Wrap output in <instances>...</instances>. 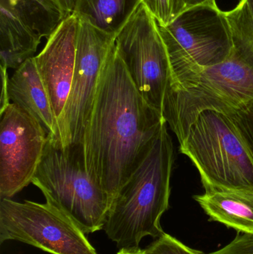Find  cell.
Returning <instances> with one entry per match:
<instances>
[{"label": "cell", "mask_w": 253, "mask_h": 254, "mask_svg": "<svg viewBox=\"0 0 253 254\" xmlns=\"http://www.w3.org/2000/svg\"><path fill=\"white\" fill-rule=\"evenodd\" d=\"M166 123L135 87L114 43L78 145L86 170L105 191L110 204Z\"/></svg>", "instance_id": "obj_1"}, {"label": "cell", "mask_w": 253, "mask_h": 254, "mask_svg": "<svg viewBox=\"0 0 253 254\" xmlns=\"http://www.w3.org/2000/svg\"><path fill=\"white\" fill-rule=\"evenodd\" d=\"M32 184L86 235L103 230L109 199L86 170L78 146L62 147L48 135Z\"/></svg>", "instance_id": "obj_5"}, {"label": "cell", "mask_w": 253, "mask_h": 254, "mask_svg": "<svg viewBox=\"0 0 253 254\" xmlns=\"http://www.w3.org/2000/svg\"><path fill=\"white\" fill-rule=\"evenodd\" d=\"M1 68V107H0V113H2L6 107L10 104V98L8 96V74H7V68L4 66H0Z\"/></svg>", "instance_id": "obj_21"}, {"label": "cell", "mask_w": 253, "mask_h": 254, "mask_svg": "<svg viewBox=\"0 0 253 254\" xmlns=\"http://www.w3.org/2000/svg\"><path fill=\"white\" fill-rule=\"evenodd\" d=\"M7 89L10 103L31 115L45 128L48 135L56 140L57 120L34 57L15 69L9 78Z\"/></svg>", "instance_id": "obj_12"}, {"label": "cell", "mask_w": 253, "mask_h": 254, "mask_svg": "<svg viewBox=\"0 0 253 254\" xmlns=\"http://www.w3.org/2000/svg\"><path fill=\"white\" fill-rule=\"evenodd\" d=\"M180 152L199 170L203 188L253 191V149L234 116L201 113Z\"/></svg>", "instance_id": "obj_4"}, {"label": "cell", "mask_w": 253, "mask_h": 254, "mask_svg": "<svg viewBox=\"0 0 253 254\" xmlns=\"http://www.w3.org/2000/svg\"><path fill=\"white\" fill-rule=\"evenodd\" d=\"M80 19L74 13L63 19L34 57L57 120L62 117L72 83Z\"/></svg>", "instance_id": "obj_11"}, {"label": "cell", "mask_w": 253, "mask_h": 254, "mask_svg": "<svg viewBox=\"0 0 253 254\" xmlns=\"http://www.w3.org/2000/svg\"><path fill=\"white\" fill-rule=\"evenodd\" d=\"M61 7L65 16L72 14L75 7L76 0H54Z\"/></svg>", "instance_id": "obj_22"}, {"label": "cell", "mask_w": 253, "mask_h": 254, "mask_svg": "<svg viewBox=\"0 0 253 254\" xmlns=\"http://www.w3.org/2000/svg\"><path fill=\"white\" fill-rule=\"evenodd\" d=\"M142 4L163 26H167L186 10L184 0H142Z\"/></svg>", "instance_id": "obj_18"}, {"label": "cell", "mask_w": 253, "mask_h": 254, "mask_svg": "<svg viewBox=\"0 0 253 254\" xmlns=\"http://www.w3.org/2000/svg\"><path fill=\"white\" fill-rule=\"evenodd\" d=\"M142 0H76L73 13L79 19L117 35Z\"/></svg>", "instance_id": "obj_15"}, {"label": "cell", "mask_w": 253, "mask_h": 254, "mask_svg": "<svg viewBox=\"0 0 253 254\" xmlns=\"http://www.w3.org/2000/svg\"><path fill=\"white\" fill-rule=\"evenodd\" d=\"M9 240L51 254H98L83 231L48 202L0 199V243Z\"/></svg>", "instance_id": "obj_8"}, {"label": "cell", "mask_w": 253, "mask_h": 254, "mask_svg": "<svg viewBox=\"0 0 253 254\" xmlns=\"http://www.w3.org/2000/svg\"><path fill=\"white\" fill-rule=\"evenodd\" d=\"M42 38L10 10L0 5V66L19 68L34 57Z\"/></svg>", "instance_id": "obj_14"}, {"label": "cell", "mask_w": 253, "mask_h": 254, "mask_svg": "<svg viewBox=\"0 0 253 254\" xmlns=\"http://www.w3.org/2000/svg\"><path fill=\"white\" fill-rule=\"evenodd\" d=\"M166 125L110 206L103 230L119 250L138 249L145 237L164 234L160 219L169 209L175 161Z\"/></svg>", "instance_id": "obj_2"}, {"label": "cell", "mask_w": 253, "mask_h": 254, "mask_svg": "<svg viewBox=\"0 0 253 254\" xmlns=\"http://www.w3.org/2000/svg\"><path fill=\"white\" fill-rule=\"evenodd\" d=\"M116 37L80 19L71 90L58 122L57 137L53 139L59 146H78L81 143L100 77Z\"/></svg>", "instance_id": "obj_9"}, {"label": "cell", "mask_w": 253, "mask_h": 254, "mask_svg": "<svg viewBox=\"0 0 253 254\" xmlns=\"http://www.w3.org/2000/svg\"><path fill=\"white\" fill-rule=\"evenodd\" d=\"M204 190V193L194 198L210 220L243 234H253V191Z\"/></svg>", "instance_id": "obj_13"}, {"label": "cell", "mask_w": 253, "mask_h": 254, "mask_svg": "<svg viewBox=\"0 0 253 254\" xmlns=\"http://www.w3.org/2000/svg\"><path fill=\"white\" fill-rule=\"evenodd\" d=\"M144 251L146 254H203L190 249L175 237L165 233Z\"/></svg>", "instance_id": "obj_19"}, {"label": "cell", "mask_w": 253, "mask_h": 254, "mask_svg": "<svg viewBox=\"0 0 253 254\" xmlns=\"http://www.w3.org/2000/svg\"><path fill=\"white\" fill-rule=\"evenodd\" d=\"M245 133L253 149V105L244 111L233 115Z\"/></svg>", "instance_id": "obj_20"}, {"label": "cell", "mask_w": 253, "mask_h": 254, "mask_svg": "<svg viewBox=\"0 0 253 254\" xmlns=\"http://www.w3.org/2000/svg\"><path fill=\"white\" fill-rule=\"evenodd\" d=\"M225 13L234 49L253 67V0H241L236 7Z\"/></svg>", "instance_id": "obj_17"}, {"label": "cell", "mask_w": 253, "mask_h": 254, "mask_svg": "<svg viewBox=\"0 0 253 254\" xmlns=\"http://www.w3.org/2000/svg\"><path fill=\"white\" fill-rule=\"evenodd\" d=\"M115 46L138 92L163 115L170 61L157 22L142 3L117 34Z\"/></svg>", "instance_id": "obj_7"}, {"label": "cell", "mask_w": 253, "mask_h": 254, "mask_svg": "<svg viewBox=\"0 0 253 254\" xmlns=\"http://www.w3.org/2000/svg\"><path fill=\"white\" fill-rule=\"evenodd\" d=\"M185 4L186 9L190 7H194V6L199 5V4H204V3L214 2L215 0H184Z\"/></svg>", "instance_id": "obj_23"}, {"label": "cell", "mask_w": 253, "mask_h": 254, "mask_svg": "<svg viewBox=\"0 0 253 254\" xmlns=\"http://www.w3.org/2000/svg\"><path fill=\"white\" fill-rule=\"evenodd\" d=\"M117 254H146L145 251L143 249H121L119 250Z\"/></svg>", "instance_id": "obj_24"}, {"label": "cell", "mask_w": 253, "mask_h": 254, "mask_svg": "<svg viewBox=\"0 0 253 254\" xmlns=\"http://www.w3.org/2000/svg\"><path fill=\"white\" fill-rule=\"evenodd\" d=\"M0 198H11L32 184L48 141L34 117L10 103L0 113Z\"/></svg>", "instance_id": "obj_10"}, {"label": "cell", "mask_w": 253, "mask_h": 254, "mask_svg": "<svg viewBox=\"0 0 253 254\" xmlns=\"http://www.w3.org/2000/svg\"><path fill=\"white\" fill-rule=\"evenodd\" d=\"M4 6L41 37L49 38L66 18L54 0H0Z\"/></svg>", "instance_id": "obj_16"}, {"label": "cell", "mask_w": 253, "mask_h": 254, "mask_svg": "<svg viewBox=\"0 0 253 254\" xmlns=\"http://www.w3.org/2000/svg\"><path fill=\"white\" fill-rule=\"evenodd\" d=\"M253 105V67L233 49L219 64L202 67L181 81L170 83L163 116L179 144L204 111L233 116Z\"/></svg>", "instance_id": "obj_3"}, {"label": "cell", "mask_w": 253, "mask_h": 254, "mask_svg": "<svg viewBox=\"0 0 253 254\" xmlns=\"http://www.w3.org/2000/svg\"><path fill=\"white\" fill-rule=\"evenodd\" d=\"M157 25L169 55L171 83L225 61L234 49L228 19L215 1L186 9L167 26Z\"/></svg>", "instance_id": "obj_6"}]
</instances>
